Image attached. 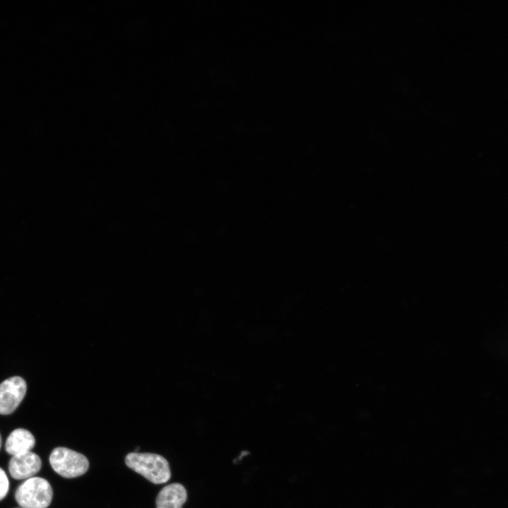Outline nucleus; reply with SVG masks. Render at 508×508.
Here are the masks:
<instances>
[{
	"instance_id": "f257e3e1",
	"label": "nucleus",
	"mask_w": 508,
	"mask_h": 508,
	"mask_svg": "<svg viewBox=\"0 0 508 508\" xmlns=\"http://www.w3.org/2000/svg\"><path fill=\"white\" fill-rule=\"evenodd\" d=\"M125 463L128 467L155 484L167 483L171 478L168 461L157 454L131 452L126 455Z\"/></svg>"
},
{
	"instance_id": "f03ea898",
	"label": "nucleus",
	"mask_w": 508,
	"mask_h": 508,
	"mask_svg": "<svg viewBox=\"0 0 508 508\" xmlns=\"http://www.w3.org/2000/svg\"><path fill=\"white\" fill-rule=\"evenodd\" d=\"M52 496L50 483L40 477L28 478L15 492V499L22 508H47L51 504Z\"/></svg>"
},
{
	"instance_id": "7ed1b4c3",
	"label": "nucleus",
	"mask_w": 508,
	"mask_h": 508,
	"mask_svg": "<svg viewBox=\"0 0 508 508\" xmlns=\"http://www.w3.org/2000/svg\"><path fill=\"white\" fill-rule=\"evenodd\" d=\"M54 471L64 478H72L82 476L89 468L86 456L66 447H56L49 456Z\"/></svg>"
},
{
	"instance_id": "20e7f679",
	"label": "nucleus",
	"mask_w": 508,
	"mask_h": 508,
	"mask_svg": "<svg viewBox=\"0 0 508 508\" xmlns=\"http://www.w3.org/2000/svg\"><path fill=\"white\" fill-rule=\"evenodd\" d=\"M27 385L19 376L9 377L0 384V414L13 413L23 399Z\"/></svg>"
},
{
	"instance_id": "39448f33",
	"label": "nucleus",
	"mask_w": 508,
	"mask_h": 508,
	"mask_svg": "<svg viewBox=\"0 0 508 508\" xmlns=\"http://www.w3.org/2000/svg\"><path fill=\"white\" fill-rule=\"evenodd\" d=\"M42 466L40 456L34 452L13 456L9 461L8 471L16 480L28 479L38 473Z\"/></svg>"
},
{
	"instance_id": "423d86ee",
	"label": "nucleus",
	"mask_w": 508,
	"mask_h": 508,
	"mask_svg": "<svg viewBox=\"0 0 508 508\" xmlns=\"http://www.w3.org/2000/svg\"><path fill=\"white\" fill-rule=\"evenodd\" d=\"M187 500V491L180 483H171L164 487L156 499V508H182Z\"/></svg>"
},
{
	"instance_id": "0eeeda50",
	"label": "nucleus",
	"mask_w": 508,
	"mask_h": 508,
	"mask_svg": "<svg viewBox=\"0 0 508 508\" xmlns=\"http://www.w3.org/2000/svg\"><path fill=\"white\" fill-rule=\"evenodd\" d=\"M35 440L32 434L24 428H17L8 436L6 444V452L16 456L30 452L35 446Z\"/></svg>"
},
{
	"instance_id": "6e6552de",
	"label": "nucleus",
	"mask_w": 508,
	"mask_h": 508,
	"mask_svg": "<svg viewBox=\"0 0 508 508\" xmlns=\"http://www.w3.org/2000/svg\"><path fill=\"white\" fill-rule=\"evenodd\" d=\"M9 481L5 471L0 468V500L4 499L8 493Z\"/></svg>"
},
{
	"instance_id": "1a4fd4ad",
	"label": "nucleus",
	"mask_w": 508,
	"mask_h": 508,
	"mask_svg": "<svg viewBox=\"0 0 508 508\" xmlns=\"http://www.w3.org/2000/svg\"><path fill=\"white\" fill-rule=\"evenodd\" d=\"M1 435H0V448H1Z\"/></svg>"
}]
</instances>
